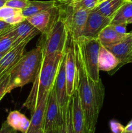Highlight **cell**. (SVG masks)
Returning <instances> with one entry per match:
<instances>
[{
  "label": "cell",
  "mask_w": 132,
  "mask_h": 133,
  "mask_svg": "<svg viewBox=\"0 0 132 133\" xmlns=\"http://www.w3.org/2000/svg\"><path fill=\"white\" fill-rule=\"evenodd\" d=\"M75 55L79 69L78 90L85 125L89 132L94 133L99 114L103 107L105 88L101 79L94 81L89 77L81 58L76 53Z\"/></svg>",
  "instance_id": "obj_1"
},
{
  "label": "cell",
  "mask_w": 132,
  "mask_h": 133,
  "mask_svg": "<svg viewBox=\"0 0 132 133\" xmlns=\"http://www.w3.org/2000/svg\"><path fill=\"white\" fill-rule=\"evenodd\" d=\"M65 52H55L43 57L42 62L28 97L23 106L31 113L46 96H49L55 82L56 77Z\"/></svg>",
  "instance_id": "obj_2"
},
{
  "label": "cell",
  "mask_w": 132,
  "mask_h": 133,
  "mask_svg": "<svg viewBox=\"0 0 132 133\" xmlns=\"http://www.w3.org/2000/svg\"><path fill=\"white\" fill-rule=\"evenodd\" d=\"M43 60V52L40 46L24 53L10 74L7 92L22 87L34 81Z\"/></svg>",
  "instance_id": "obj_3"
},
{
  "label": "cell",
  "mask_w": 132,
  "mask_h": 133,
  "mask_svg": "<svg viewBox=\"0 0 132 133\" xmlns=\"http://www.w3.org/2000/svg\"><path fill=\"white\" fill-rule=\"evenodd\" d=\"M69 38L68 30L59 6V12L55 20L47 32L41 34L38 46L41 48L43 57L55 52H65L69 44Z\"/></svg>",
  "instance_id": "obj_4"
},
{
  "label": "cell",
  "mask_w": 132,
  "mask_h": 133,
  "mask_svg": "<svg viewBox=\"0 0 132 133\" xmlns=\"http://www.w3.org/2000/svg\"><path fill=\"white\" fill-rule=\"evenodd\" d=\"M72 41L75 53L81 58L87 74L93 81H98L100 79L98 60L101 45L98 38L82 36L77 40Z\"/></svg>",
  "instance_id": "obj_5"
},
{
  "label": "cell",
  "mask_w": 132,
  "mask_h": 133,
  "mask_svg": "<svg viewBox=\"0 0 132 133\" xmlns=\"http://www.w3.org/2000/svg\"><path fill=\"white\" fill-rule=\"evenodd\" d=\"M60 10L68 30L70 39L76 40L83 36L91 10L75 9L67 0H60Z\"/></svg>",
  "instance_id": "obj_6"
},
{
  "label": "cell",
  "mask_w": 132,
  "mask_h": 133,
  "mask_svg": "<svg viewBox=\"0 0 132 133\" xmlns=\"http://www.w3.org/2000/svg\"><path fill=\"white\" fill-rule=\"evenodd\" d=\"M65 75L67 92L71 97L78 87L79 69L75 55L73 42L70 40L69 44L65 51Z\"/></svg>",
  "instance_id": "obj_7"
},
{
  "label": "cell",
  "mask_w": 132,
  "mask_h": 133,
  "mask_svg": "<svg viewBox=\"0 0 132 133\" xmlns=\"http://www.w3.org/2000/svg\"><path fill=\"white\" fill-rule=\"evenodd\" d=\"M66 51V50H65ZM65 51L62 56L60 65L56 77L54 87L56 94L60 112L66 110L71 97H69L67 92L65 75Z\"/></svg>",
  "instance_id": "obj_8"
},
{
  "label": "cell",
  "mask_w": 132,
  "mask_h": 133,
  "mask_svg": "<svg viewBox=\"0 0 132 133\" xmlns=\"http://www.w3.org/2000/svg\"><path fill=\"white\" fill-rule=\"evenodd\" d=\"M61 118V113L58 103L56 94L54 84L49 92L48 96L47 107L45 109V121H44V131L56 129L57 126Z\"/></svg>",
  "instance_id": "obj_9"
},
{
  "label": "cell",
  "mask_w": 132,
  "mask_h": 133,
  "mask_svg": "<svg viewBox=\"0 0 132 133\" xmlns=\"http://www.w3.org/2000/svg\"><path fill=\"white\" fill-rule=\"evenodd\" d=\"M111 18L106 17L95 9L91 10L85 23L83 36L97 38L103 29L111 24Z\"/></svg>",
  "instance_id": "obj_10"
},
{
  "label": "cell",
  "mask_w": 132,
  "mask_h": 133,
  "mask_svg": "<svg viewBox=\"0 0 132 133\" xmlns=\"http://www.w3.org/2000/svg\"><path fill=\"white\" fill-rule=\"evenodd\" d=\"M60 4V0L58 6L49 10L38 13L31 16L27 17L26 19L38 31H40L41 34H44L49 30L55 20L59 12Z\"/></svg>",
  "instance_id": "obj_11"
},
{
  "label": "cell",
  "mask_w": 132,
  "mask_h": 133,
  "mask_svg": "<svg viewBox=\"0 0 132 133\" xmlns=\"http://www.w3.org/2000/svg\"><path fill=\"white\" fill-rule=\"evenodd\" d=\"M28 42L23 41L13 46L0 59V74L14 67L23 55Z\"/></svg>",
  "instance_id": "obj_12"
},
{
  "label": "cell",
  "mask_w": 132,
  "mask_h": 133,
  "mask_svg": "<svg viewBox=\"0 0 132 133\" xmlns=\"http://www.w3.org/2000/svg\"><path fill=\"white\" fill-rule=\"evenodd\" d=\"M72 97V124L74 133H90L85 125L84 113L80 103L78 90H76Z\"/></svg>",
  "instance_id": "obj_13"
},
{
  "label": "cell",
  "mask_w": 132,
  "mask_h": 133,
  "mask_svg": "<svg viewBox=\"0 0 132 133\" xmlns=\"http://www.w3.org/2000/svg\"><path fill=\"white\" fill-rule=\"evenodd\" d=\"M10 32L15 38L17 44L23 41L29 42L33 38L41 34L40 31L32 25L27 19L23 22L14 25L10 29Z\"/></svg>",
  "instance_id": "obj_14"
},
{
  "label": "cell",
  "mask_w": 132,
  "mask_h": 133,
  "mask_svg": "<svg viewBox=\"0 0 132 133\" xmlns=\"http://www.w3.org/2000/svg\"><path fill=\"white\" fill-rule=\"evenodd\" d=\"M106 48L113 53L120 61V64L116 70L126 64V60L132 50V31L129 32L128 36L124 40Z\"/></svg>",
  "instance_id": "obj_15"
},
{
  "label": "cell",
  "mask_w": 132,
  "mask_h": 133,
  "mask_svg": "<svg viewBox=\"0 0 132 133\" xmlns=\"http://www.w3.org/2000/svg\"><path fill=\"white\" fill-rule=\"evenodd\" d=\"M120 64V61L116 56L111 53L106 47L100 45L99 55H98V67L99 71H107L111 75L116 71V68Z\"/></svg>",
  "instance_id": "obj_16"
},
{
  "label": "cell",
  "mask_w": 132,
  "mask_h": 133,
  "mask_svg": "<svg viewBox=\"0 0 132 133\" xmlns=\"http://www.w3.org/2000/svg\"><path fill=\"white\" fill-rule=\"evenodd\" d=\"M48 96H46L40 104L36 107L32 114V117L30 122V126L26 133H34L39 129L43 128L45 121V109L47 107Z\"/></svg>",
  "instance_id": "obj_17"
},
{
  "label": "cell",
  "mask_w": 132,
  "mask_h": 133,
  "mask_svg": "<svg viewBox=\"0 0 132 133\" xmlns=\"http://www.w3.org/2000/svg\"><path fill=\"white\" fill-rule=\"evenodd\" d=\"M129 32L126 34L119 33L112 27L111 24L107 25L98 34V38L100 43L103 46L107 48L117 44L124 40L128 35Z\"/></svg>",
  "instance_id": "obj_18"
},
{
  "label": "cell",
  "mask_w": 132,
  "mask_h": 133,
  "mask_svg": "<svg viewBox=\"0 0 132 133\" xmlns=\"http://www.w3.org/2000/svg\"><path fill=\"white\" fill-rule=\"evenodd\" d=\"M8 125L13 129L21 133H26L30 126L31 121L20 112L18 110L11 111L6 118Z\"/></svg>",
  "instance_id": "obj_19"
},
{
  "label": "cell",
  "mask_w": 132,
  "mask_h": 133,
  "mask_svg": "<svg viewBox=\"0 0 132 133\" xmlns=\"http://www.w3.org/2000/svg\"><path fill=\"white\" fill-rule=\"evenodd\" d=\"M60 0L56 1H31L30 5L22 10V14L25 18L31 16L38 13L49 10L58 6Z\"/></svg>",
  "instance_id": "obj_20"
},
{
  "label": "cell",
  "mask_w": 132,
  "mask_h": 133,
  "mask_svg": "<svg viewBox=\"0 0 132 133\" xmlns=\"http://www.w3.org/2000/svg\"><path fill=\"white\" fill-rule=\"evenodd\" d=\"M25 19L26 18L22 14V10L7 6L0 8V20L16 25Z\"/></svg>",
  "instance_id": "obj_21"
},
{
  "label": "cell",
  "mask_w": 132,
  "mask_h": 133,
  "mask_svg": "<svg viewBox=\"0 0 132 133\" xmlns=\"http://www.w3.org/2000/svg\"><path fill=\"white\" fill-rule=\"evenodd\" d=\"M131 18L132 1H126L114 14L111 24L128 25L127 23Z\"/></svg>",
  "instance_id": "obj_22"
},
{
  "label": "cell",
  "mask_w": 132,
  "mask_h": 133,
  "mask_svg": "<svg viewBox=\"0 0 132 133\" xmlns=\"http://www.w3.org/2000/svg\"><path fill=\"white\" fill-rule=\"evenodd\" d=\"M125 1L126 0H104L98 4L95 9L105 16L112 19L115 12Z\"/></svg>",
  "instance_id": "obj_23"
},
{
  "label": "cell",
  "mask_w": 132,
  "mask_h": 133,
  "mask_svg": "<svg viewBox=\"0 0 132 133\" xmlns=\"http://www.w3.org/2000/svg\"><path fill=\"white\" fill-rule=\"evenodd\" d=\"M10 30L0 34V53H6L13 46L18 45Z\"/></svg>",
  "instance_id": "obj_24"
},
{
  "label": "cell",
  "mask_w": 132,
  "mask_h": 133,
  "mask_svg": "<svg viewBox=\"0 0 132 133\" xmlns=\"http://www.w3.org/2000/svg\"><path fill=\"white\" fill-rule=\"evenodd\" d=\"M98 3H99L98 0H80L78 2H69V3L75 9H82L84 10H92L97 7Z\"/></svg>",
  "instance_id": "obj_25"
},
{
  "label": "cell",
  "mask_w": 132,
  "mask_h": 133,
  "mask_svg": "<svg viewBox=\"0 0 132 133\" xmlns=\"http://www.w3.org/2000/svg\"><path fill=\"white\" fill-rule=\"evenodd\" d=\"M66 127L67 133H74L73 124H72V97H71L66 112Z\"/></svg>",
  "instance_id": "obj_26"
},
{
  "label": "cell",
  "mask_w": 132,
  "mask_h": 133,
  "mask_svg": "<svg viewBox=\"0 0 132 133\" xmlns=\"http://www.w3.org/2000/svg\"><path fill=\"white\" fill-rule=\"evenodd\" d=\"M31 0H8L5 6L23 10L30 5Z\"/></svg>",
  "instance_id": "obj_27"
},
{
  "label": "cell",
  "mask_w": 132,
  "mask_h": 133,
  "mask_svg": "<svg viewBox=\"0 0 132 133\" xmlns=\"http://www.w3.org/2000/svg\"><path fill=\"white\" fill-rule=\"evenodd\" d=\"M66 110L60 112L61 118L56 128V133H67V127H66Z\"/></svg>",
  "instance_id": "obj_28"
},
{
  "label": "cell",
  "mask_w": 132,
  "mask_h": 133,
  "mask_svg": "<svg viewBox=\"0 0 132 133\" xmlns=\"http://www.w3.org/2000/svg\"><path fill=\"white\" fill-rule=\"evenodd\" d=\"M109 127L112 133H122L124 131L125 127L117 121L113 119L109 122Z\"/></svg>",
  "instance_id": "obj_29"
},
{
  "label": "cell",
  "mask_w": 132,
  "mask_h": 133,
  "mask_svg": "<svg viewBox=\"0 0 132 133\" xmlns=\"http://www.w3.org/2000/svg\"><path fill=\"white\" fill-rule=\"evenodd\" d=\"M9 78H10V74H9L0 84V101L4 97V96L8 93L7 89L9 83Z\"/></svg>",
  "instance_id": "obj_30"
},
{
  "label": "cell",
  "mask_w": 132,
  "mask_h": 133,
  "mask_svg": "<svg viewBox=\"0 0 132 133\" xmlns=\"http://www.w3.org/2000/svg\"><path fill=\"white\" fill-rule=\"evenodd\" d=\"M0 133H18V131L13 129L10 126L8 125L6 121H5L1 125Z\"/></svg>",
  "instance_id": "obj_31"
},
{
  "label": "cell",
  "mask_w": 132,
  "mask_h": 133,
  "mask_svg": "<svg viewBox=\"0 0 132 133\" xmlns=\"http://www.w3.org/2000/svg\"><path fill=\"white\" fill-rule=\"evenodd\" d=\"M113 28L116 31V32H119V33L122 34H126L127 33L126 32V26L127 25H115V24H111Z\"/></svg>",
  "instance_id": "obj_32"
},
{
  "label": "cell",
  "mask_w": 132,
  "mask_h": 133,
  "mask_svg": "<svg viewBox=\"0 0 132 133\" xmlns=\"http://www.w3.org/2000/svg\"><path fill=\"white\" fill-rule=\"evenodd\" d=\"M13 27H14V25H12L9 24V23L4 22V21L0 20V34L3 33L4 32L10 29Z\"/></svg>",
  "instance_id": "obj_33"
},
{
  "label": "cell",
  "mask_w": 132,
  "mask_h": 133,
  "mask_svg": "<svg viewBox=\"0 0 132 133\" xmlns=\"http://www.w3.org/2000/svg\"><path fill=\"white\" fill-rule=\"evenodd\" d=\"M14 67H12V68H10V69H9V70H8L7 71H5V72H4V73H3V74H0V84H1V83H2V81L4 80V79H5V78L7 76V75H9V74H10V72H11L13 68H14Z\"/></svg>",
  "instance_id": "obj_34"
},
{
  "label": "cell",
  "mask_w": 132,
  "mask_h": 133,
  "mask_svg": "<svg viewBox=\"0 0 132 133\" xmlns=\"http://www.w3.org/2000/svg\"><path fill=\"white\" fill-rule=\"evenodd\" d=\"M124 130L126 131H131V132H132V119L124 127Z\"/></svg>",
  "instance_id": "obj_35"
},
{
  "label": "cell",
  "mask_w": 132,
  "mask_h": 133,
  "mask_svg": "<svg viewBox=\"0 0 132 133\" xmlns=\"http://www.w3.org/2000/svg\"><path fill=\"white\" fill-rule=\"evenodd\" d=\"M128 63H132V50L131 53H129V56H128V58L126 60V64Z\"/></svg>",
  "instance_id": "obj_36"
},
{
  "label": "cell",
  "mask_w": 132,
  "mask_h": 133,
  "mask_svg": "<svg viewBox=\"0 0 132 133\" xmlns=\"http://www.w3.org/2000/svg\"><path fill=\"white\" fill-rule=\"evenodd\" d=\"M8 0H0V8L3 7V6H4L5 5V4H6V1H7Z\"/></svg>",
  "instance_id": "obj_37"
},
{
  "label": "cell",
  "mask_w": 132,
  "mask_h": 133,
  "mask_svg": "<svg viewBox=\"0 0 132 133\" xmlns=\"http://www.w3.org/2000/svg\"><path fill=\"white\" fill-rule=\"evenodd\" d=\"M45 133H56V129L49 130V131H45Z\"/></svg>",
  "instance_id": "obj_38"
},
{
  "label": "cell",
  "mask_w": 132,
  "mask_h": 133,
  "mask_svg": "<svg viewBox=\"0 0 132 133\" xmlns=\"http://www.w3.org/2000/svg\"><path fill=\"white\" fill-rule=\"evenodd\" d=\"M34 133H45V131H44L43 129H39L38 131H37Z\"/></svg>",
  "instance_id": "obj_39"
},
{
  "label": "cell",
  "mask_w": 132,
  "mask_h": 133,
  "mask_svg": "<svg viewBox=\"0 0 132 133\" xmlns=\"http://www.w3.org/2000/svg\"><path fill=\"white\" fill-rule=\"evenodd\" d=\"M67 1H69L71 3H76V2H78V1H79L80 0H67Z\"/></svg>",
  "instance_id": "obj_40"
},
{
  "label": "cell",
  "mask_w": 132,
  "mask_h": 133,
  "mask_svg": "<svg viewBox=\"0 0 132 133\" xmlns=\"http://www.w3.org/2000/svg\"><path fill=\"white\" fill-rule=\"evenodd\" d=\"M127 24H132V18H131L130 19H129V21L128 22V23H127Z\"/></svg>",
  "instance_id": "obj_41"
},
{
  "label": "cell",
  "mask_w": 132,
  "mask_h": 133,
  "mask_svg": "<svg viewBox=\"0 0 132 133\" xmlns=\"http://www.w3.org/2000/svg\"><path fill=\"white\" fill-rule=\"evenodd\" d=\"M5 53H0V59H1V57H2L5 54Z\"/></svg>",
  "instance_id": "obj_42"
},
{
  "label": "cell",
  "mask_w": 132,
  "mask_h": 133,
  "mask_svg": "<svg viewBox=\"0 0 132 133\" xmlns=\"http://www.w3.org/2000/svg\"><path fill=\"white\" fill-rule=\"evenodd\" d=\"M122 133H132V132H131V131H125V130H124V131H123V132Z\"/></svg>",
  "instance_id": "obj_43"
},
{
  "label": "cell",
  "mask_w": 132,
  "mask_h": 133,
  "mask_svg": "<svg viewBox=\"0 0 132 133\" xmlns=\"http://www.w3.org/2000/svg\"><path fill=\"white\" fill-rule=\"evenodd\" d=\"M104 1V0H100V2H101V1ZM99 2V3H100Z\"/></svg>",
  "instance_id": "obj_44"
},
{
  "label": "cell",
  "mask_w": 132,
  "mask_h": 133,
  "mask_svg": "<svg viewBox=\"0 0 132 133\" xmlns=\"http://www.w3.org/2000/svg\"><path fill=\"white\" fill-rule=\"evenodd\" d=\"M50 1H56V0H50Z\"/></svg>",
  "instance_id": "obj_45"
},
{
  "label": "cell",
  "mask_w": 132,
  "mask_h": 133,
  "mask_svg": "<svg viewBox=\"0 0 132 133\" xmlns=\"http://www.w3.org/2000/svg\"><path fill=\"white\" fill-rule=\"evenodd\" d=\"M98 1H99V2H100V0H98Z\"/></svg>",
  "instance_id": "obj_46"
},
{
  "label": "cell",
  "mask_w": 132,
  "mask_h": 133,
  "mask_svg": "<svg viewBox=\"0 0 132 133\" xmlns=\"http://www.w3.org/2000/svg\"><path fill=\"white\" fill-rule=\"evenodd\" d=\"M128 1H132V0H128Z\"/></svg>",
  "instance_id": "obj_47"
},
{
  "label": "cell",
  "mask_w": 132,
  "mask_h": 133,
  "mask_svg": "<svg viewBox=\"0 0 132 133\" xmlns=\"http://www.w3.org/2000/svg\"><path fill=\"white\" fill-rule=\"evenodd\" d=\"M126 1H128V0H126Z\"/></svg>",
  "instance_id": "obj_48"
},
{
  "label": "cell",
  "mask_w": 132,
  "mask_h": 133,
  "mask_svg": "<svg viewBox=\"0 0 132 133\" xmlns=\"http://www.w3.org/2000/svg\"></svg>",
  "instance_id": "obj_49"
}]
</instances>
